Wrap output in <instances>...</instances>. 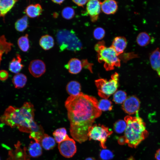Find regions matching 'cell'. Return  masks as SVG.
I'll return each mask as SVG.
<instances>
[{
  "instance_id": "6",
  "label": "cell",
  "mask_w": 160,
  "mask_h": 160,
  "mask_svg": "<svg viewBox=\"0 0 160 160\" xmlns=\"http://www.w3.org/2000/svg\"><path fill=\"white\" fill-rule=\"evenodd\" d=\"M111 77V79L108 81L103 79H100L95 81L98 95L103 99H107L114 93L118 87L119 74L115 72Z\"/></svg>"
},
{
  "instance_id": "45",
  "label": "cell",
  "mask_w": 160,
  "mask_h": 160,
  "mask_svg": "<svg viewBox=\"0 0 160 160\" xmlns=\"http://www.w3.org/2000/svg\"><path fill=\"white\" fill-rule=\"evenodd\" d=\"M0 160H1V159H0Z\"/></svg>"
},
{
  "instance_id": "27",
  "label": "cell",
  "mask_w": 160,
  "mask_h": 160,
  "mask_svg": "<svg viewBox=\"0 0 160 160\" xmlns=\"http://www.w3.org/2000/svg\"><path fill=\"white\" fill-rule=\"evenodd\" d=\"M28 26V17L26 15L17 20L15 23V29L20 32L24 31Z\"/></svg>"
},
{
  "instance_id": "28",
  "label": "cell",
  "mask_w": 160,
  "mask_h": 160,
  "mask_svg": "<svg viewBox=\"0 0 160 160\" xmlns=\"http://www.w3.org/2000/svg\"><path fill=\"white\" fill-rule=\"evenodd\" d=\"M53 135L55 141L59 143L64 140L68 135L66 129L62 127L55 130L53 132Z\"/></svg>"
},
{
  "instance_id": "22",
  "label": "cell",
  "mask_w": 160,
  "mask_h": 160,
  "mask_svg": "<svg viewBox=\"0 0 160 160\" xmlns=\"http://www.w3.org/2000/svg\"><path fill=\"white\" fill-rule=\"evenodd\" d=\"M17 0H0V17H4L13 7Z\"/></svg>"
},
{
  "instance_id": "38",
  "label": "cell",
  "mask_w": 160,
  "mask_h": 160,
  "mask_svg": "<svg viewBox=\"0 0 160 160\" xmlns=\"http://www.w3.org/2000/svg\"><path fill=\"white\" fill-rule=\"evenodd\" d=\"M72 1L77 5L80 7H83L88 1V0H73Z\"/></svg>"
},
{
  "instance_id": "4",
  "label": "cell",
  "mask_w": 160,
  "mask_h": 160,
  "mask_svg": "<svg viewBox=\"0 0 160 160\" xmlns=\"http://www.w3.org/2000/svg\"><path fill=\"white\" fill-rule=\"evenodd\" d=\"M94 49L97 53L98 61L100 63L104 62V67L106 71L113 70L115 66H120V60L119 56L111 46L106 47L103 41L97 43Z\"/></svg>"
},
{
  "instance_id": "44",
  "label": "cell",
  "mask_w": 160,
  "mask_h": 160,
  "mask_svg": "<svg viewBox=\"0 0 160 160\" xmlns=\"http://www.w3.org/2000/svg\"><path fill=\"white\" fill-rule=\"evenodd\" d=\"M127 160H135L134 158L132 157L131 156Z\"/></svg>"
},
{
  "instance_id": "37",
  "label": "cell",
  "mask_w": 160,
  "mask_h": 160,
  "mask_svg": "<svg viewBox=\"0 0 160 160\" xmlns=\"http://www.w3.org/2000/svg\"><path fill=\"white\" fill-rule=\"evenodd\" d=\"M83 67L88 69L91 72L92 71V64L89 63L87 60H84L82 61Z\"/></svg>"
},
{
  "instance_id": "25",
  "label": "cell",
  "mask_w": 160,
  "mask_h": 160,
  "mask_svg": "<svg viewBox=\"0 0 160 160\" xmlns=\"http://www.w3.org/2000/svg\"><path fill=\"white\" fill-rule=\"evenodd\" d=\"M81 86L77 81H71L69 82L66 86V90L70 95H76L81 92Z\"/></svg>"
},
{
  "instance_id": "17",
  "label": "cell",
  "mask_w": 160,
  "mask_h": 160,
  "mask_svg": "<svg viewBox=\"0 0 160 160\" xmlns=\"http://www.w3.org/2000/svg\"><path fill=\"white\" fill-rule=\"evenodd\" d=\"M42 12V7L39 4H30L24 10L27 16L31 18L39 16Z\"/></svg>"
},
{
  "instance_id": "13",
  "label": "cell",
  "mask_w": 160,
  "mask_h": 160,
  "mask_svg": "<svg viewBox=\"0 0 160 160\" xmlns=\"http://www.w3.org/2000/svg\"><path fill=\"white\" fill-rule=\"evenodd\" d=\"M127 45V41L125 37L117 36L113 39L111 46L119 56L124 52Z\"/></svg>"
},
{
  "instance_id": "43",
  "label": "cell",
  "mask_w": 160,
  "mask_h": 160,
  "mask_svg": "<svg viewBox=\"0 0 160 160\" xmlns=\"http://www.w3.org/2000/svg\"><path fill=\"white\" fill-rule=\"evenodd\" d=\"M58 16V14L56 12H55L53 14V16L55 18H56Z\"/></svg>"
},
{
  "instance_id": "34",
  "label": "cell",
  "mask_w": 160,
  "mask_h": 160,
  "mask_svg": "<svg viewBox=\"0 0 160 160\" xmlns=\"http://www.w3.org/2000/svg\"><path fill=\"white\" fill-rule=\"evenodd\" d=\"M99 156L102 160H110L113 158L114 154L110 150L104 149L100 152Z\"/></svg>"
},
{
  "instance_id": "7",
  "label": "cell",
  "mask_w": 160,
  "mask_h": 160,
  "mask_svg": "<svg viewBox=\"0 0 160 160\" xmlns=\"http://www.w3.org/2000/svg\"><path fill=\"white\" fill-rule=\"evenodd\" d=\"M112 133L113 131L108 127L103 125L95 124L89 128L87 135L89 140L99 141L100 146L104 149L106 148L107 138Z\"/></svg>"
},
{
  "instance_id": "8",
  "label": "cell",
  "mask_w": 160,
  "mask_h": 160,
  "mask_svg": "<svg viewBox=\"0 0 160 160\" xmlns=\"http://www.w3.org/2000/svg\"><path fill=\"white\" fill-rule=\"evenodd\" d=\"M58 148L61 154L67 158L72 157L77 150L75 141L68 135L64 140L58 143Z\"/></svg>"
},
{
  "instance_id": "35",
  "label": "cell",
  "mask_w": 160,
  "mask_h": 160,
  "mask_svg": "<svg viewBox=\"0 0 160 160\" xmlns=\"http://www.w3.org/2000/svg\"><path fill=\"white\" fill-rule=\"evenodd\" d=\"M105 31L103 28L98 27L95 28L93 31V34L94 38L98 40L102 39L105 36Z\"/></svg>"
},
{
  "instance_id": "36",
  "label": "cell",
  "mask_w": 160,
  "mask_h": 160,
  "mask_svg": "<svg viewBox=\"0 0 160 160\" xmlns=\"http://www.w3.org/2000/svg\"><path fill=\"white\" fill-rule=\"evenodd\" d=\"M9 73L5 70H0V80L1 81L6 80L8 78Z\"/></svg>"
},
{
  "instance_id": "3",
  "label": "cell",
  "mask_w": 160,
  "mask_h": 160,
  "mask_svg": "<svg viewBox=\"0 0 160 160\" xmlns=\"http://www.w3.org/2000/svg\"><path fill=\"white\" fill-rule=\"evenodd\" d=\"M136 114V117L127 116L124 119L127 124L124 136L129 146L132 148H136L148 135L145 123L138 113Z\"/></svg>"
},
{
  "instance_id": "31",
  "label": "cell",
  "mask_w": 160,
  "mask_h": 160,
  "mask_svg": "<svg viewBox=\"0 0 160 160\" xmlns=\"http://www.w3.org/2000/svg\"><path fill=\"white\" fill-rule=\"evenodd\" d=\"M99 109L102 111H110L112 110L113 106L111 102L107 99L100 100L98 103Z\"/></svg>"
},
{
  "instance_id": "46",
  "label": "cell",
  "mask_w": 160,
  "mask_h": 160,
  "mask_svg": "<svg viewBox=\"0 0 160 160\" xmlns=\"http://www.w3.org/2000/svg\"></svg>"
},
{
  "instance_id": "26",
  "label": "cell",
  "mask_w": 160,
  "mask_h": 160,
  "mask_svg": "<svg viewBox=\"0 0 160 160\" xmlns=\"http://www.w3.org/2000/svg\"><path fill=\"white\" fill-rule=\"evenodd\" d=\"M151 41V37L146 32H143L140 33L136 38V42L139 46L145 47L148 45Z\"/></svg>"
},
{
  "instance_id": "9",
  "label": "cell",
  "mask_w": 160,
  "mask_h": 160,
  "mask_svg": "<svg viewBox=\"0 0 160 160\" xmlns=\"http://www.w3.org/2000/svg\"><path fill=\"white\" fill-rule=\"evenodd\" d=\"M140 101L136 96L132 95L127 97L122 103V108L123 111L129 115L138 113Z\"/></svg>"
},
{
  "instance_id": "10",
  "label": "cell",
  "mask_w": 160,
  "mask_h": 160,
  "mask_svg": "<svg viewBox=\"0 0 160 160\" xmlns=\"http://www.w3.org/2000/svg\"><path fill=\"white\" fill-rule=\"evenodd\" d=\"M101 2L99 0H91L87 3L86 13L93 22L97 21L101 9Z\"/></svg>"
},
{
  "instance_id": "29",
  "label": "cell",
  "mask_w": 160,
  "mask_h": 160,
  "mask_svg": "<svg viewBox=\"0 0 160 160\" xmlns=\"http://www.w3.org/2000/svg\"><path fill=\"white\" fill-rule=\"evenodd\" d=\"M28 36V34H26L24 36L20 37L17 41L18 47L23 52L28 51L30 47Z\"/></svg>"
},
{
  "instance_id": "41",
  "label": "cell",
  "mask_w": 160,
  "mask_h": 160,
  "mask_svg": "<svg viewBox=\"0 0 160 160\" xmlns=\"http://www.w3.org/2000/svg\"><path fill=\"white\" fill-rule=\"evenodd\" d=\"M53 2L59 4L60 5L61 4H62L63 2L64 1V0H52V1Z\"/></svg>"
},
{
  "instance_id": "42",
  "label": "cell",
  "mask_w": 160,
  "mask_h": 160,
  "mask_svg": "<svg viewBox=\"0 0 160 160\" xmlns=\"http://www.w3.org/2000/svg\"><path fill=\"white\" fill-rule=\"evenodd\" d=\"M85 160H96L93 157H88L85 159Z\"/></svg>"
},
{
  "instance_id": "15",
  "label": "cell",
  "mask_w": 160,
  "mask_h": 160,
  "mask_svg": "<svg viewBox=\"0 0 160 160\" xmlns=\"http://www.w3.org/2000/svg\"><path fill=\"white\" fill-rule=\"evenodd\" d=\"M65 67L71 73L77 74L81 71L83 66L82 61L74 58L69 60Z\"/></svg>"
},
{
  "instance_id": "21",
  "label": "cell",
  "mask_w": 160,
  "mask_h": 160,
  "mask_svg": "<svg viewBox=\"0 0 160 160\" xmlns=\"http://www.w3.org/2000/svg\"><path fill=\"white\" fill-rule=\"evenodd\" d=\"M55 142L54 138L45 133L39 143L42 148L45 150H49L55 147L56 145Z\"/></svg>"
},
{
  "instance_id": "12",
  "label": "cell",
  "mask_w": 160,
  "mask_h": 160,
  "mask_svg": "<svg viewBox=\"0 0 160 160\" xmlns=\"http://www.w3.org/2000/svg\"><path fill=\"white\" fill-rule=\"evenodd\" d=\"M152 68L156 71L160 77V49L158 47L152 52L149 56Z\"/></svg>"
},
{
  "instance_id": "19",
  "label": "cell",
  "mask_w": 160,
  "mask_h": 160,
  "mask_svg": "<svg viewBox=\"0 0 160 160\" xmlns=\"http://www.w3.org/2000/svg\"><path fill=\"white\" fill-rule=\"evenodd\" d=\"M28 151L30 156L36 158L42 154V147L39 142L31 141L29 145Z\"/></svg>"
},
{
  "instance_id": "23",
  "label": "cell",
  "mask_w": 160,
  "mask_h": 160,
  "mask_svg": "<svg viewBox=\"0 0 160 160\" xmlns=\"http://www.w3.org/2000/svg\"><path fill=\"white\" fill-rule=\"evenodd\" d=\"M40 46L44 50H48L53 47L54 40L53 38L49 35H45L41 37L39 40Z\"/></svg>"
},
{
  "instance_id": "32",
  "label": "cell",
  "mask_w": 160,
  "mask_h": 160,
  "mask_svg": "<svg viewBox=\"0 0 160 160\" xmlns=\"http://www.w3.org/2000/svg\"><path fill=\"white\" fill-rule=\"evenodd\" d=\"M127 126V124L125 121L123 120H119L114 124L113 129L116 133L121 134L125 131Z\"/></svg>"
},
{
  "instance_id": "39",
  "label": "cell",
  "mask_w": 160,
  "mask_h": 160,
  "mask_svg": "<svg viewBox=\"0 0 160 160\" xmlns=\"http://www.w3.org/2000/svg\"><path fill=\"white\" fill-rule=\"evenodd\" d=\"M117 141L118 143L120 145H124L127 143V140L124 136L119 137Z\"/></svg>"
},
{
  "instance_id": "33",
  "label": "cell",
  "mask_w": 160,
  "mask_h": 160,
  "mask_svg": "<svg viewBox=\"0 0 160 160\" xmlns=\"http://www.w3.org/2000/svg\"><path fill=\"white\" fill-rule=\"evenodd\" d=\"M61 14L62 17L64 19L70 20L74 17L75 11L72 7H65L62 10Z\"/></svg>"
},
{
  "instance_id": "18",
  "label": "cell",
  "mask_w": 160,
  "mask_h": 160,
  "mask_svg": "<svg viewBox=\"0 0 160 160\" xmlns=\"http://www.w3.org/2000/svg\"><path fill=\"white\" fill-rule=\"evenodd\" d=\"M21 61L20 55L18 54H17L16 57L13 58L9 63V70L15 73H19L24 67L23 65L21 63Z\"/></svg>"
},
{
  "instance_id": "2",
  "label": "cell",
  "mask_w": 160,
  "mask_h": 160,
  "mask_svg": "<svg viewBox=\"0 0 160 160\" xmlns=\"http://www.w3.org/2000/svg\"><path fill=\"white\" fill-rule=\"evenodd\" d=\"M34 111L30 102L25 103L20 108L9 106L0 117V121L12 128L16 127L21 132L30 133L34 121Z\"/></svg>"
},
{
  "instance_id": "20",
  "label": "cell",
  "mask_w": 160,
  "mask_h": 160,
  "mask_svg": "<svg viewBox=\"0 0 160 160\" xmlns=\"http://www.w3.org/2000/svg\"><path fill=\"white\" fill-rule=\"evenodd\" d=\"M13 46V44L7 41L5 36H0V65L3 55L9 52Z\"/></svg>"
},
{
  "instance_id": "5",
  "label": "cell",
  "mask_w": 160,
  "mask_h": 160,
  "mask_svg": "<svg viewBox=\"0 0 160 160\" xmlns=\"http://www.w3.org/2000/svg\"><path fill=\"white\" fill-rule=\"evenodd\" d=\"M56 37L60 51L67 50L76 52L82 48L81 42L72 30H59Z\"/></svg>"
},
{
  "instance_id": "16",
  "label": "cell",
  "mask_w": 160,
  "mask_h": 160,
  "mask_svg": "<svg viewBox=\"0 0 160 160\" xmlns=\"http://www.w3.org/2000/svg\"><path fill=\"white\" fill-rule=\"evenodd\" d=\"M118 6L117 2L113 0H106L101 2V9L107 15L113 14L117 11Z\"/></svg>"
},
{
  "instance_id": "1",
  "label": "cell",
  "mask_w": 160,
  "mask_h": 160,
  "mask_svg": "<svg viewBox=\"0 0 160 160\" xmlns=\"http://www.w3.org/2000/svg\"><path fill=\"white\" fill-rule=\"evenodd\" d=\"M98 103L95 98L81 92L76 95H70L65 101L71 135L80 143L88 139L89 128L101 114Z\"/></svg>"
},
{
  "instance_id": "40",
  "label": "cell",
  "mask_w": 160,
  "mask_h": 160,
  "mask_svg": "<svg viewBox=\"0 0 160 160\" xmlns=\"http://www.w3.org/2000/svg\"><path fill=\"white\" fill-rule=\"evenodd\" d=\"M155 157L157 160H160V149L156 151L155 154Z\"/></svg>"
},
{
  "instance_id": "14",
  "label": "cell",
  "mask_w": 160,
  "mask_h": 160,
  "mask_svg": "<svg viewBox=\"0 0 160 160\" xmlns=\"http://www.w3.org/2000/svg\"><path fill=\"white\" fill-rule=\"evenodd\" d=\"M44 134L42 127L34 121L31 126L29 138L39 143Z\"/></svg>"
},
{
  "instance_id": "11",
  "label": "cell",
  "mask_w": 160,
  "mask_h": 160,
  "mask_svg": "<svg viewBox=\"0 0 160 160\" xmlns=\"http://www.w3.org/2000/svg\"><path fill=\"white\" fill-rule=\"evenodd\" d=\"M28 69L31 74L34 77L38 78L43 74L46 71V66L42 60L36 59L30 63Z\"/></svg>"
},
{
  "instance_id": "30",
  "label": "cell",
  "mask_w": 160,
  "mask_h": 160,
  "mask_svg": "<svg viewBox=\"0 0 160 160\" xmlns=\"http://www.w3.org/2000/svg\"><path fill=\"white\" fill-rule=\"evenodd\" d=\"M127 97L125 92L119 90L116 91L114 94L113 100L116 104H121L123 103Z\"/></svg>"
},
{
  "instance_id": "24",
  "label": "cell",
  "mask_w": 160,
  "mask_h": 160,
  "mask_svg": "<svg viewBox=\"0 0 160 160\" xmlns=\"http://www.w3.org/2000/svg\"><path fill=\"white\" fill-rule=\"evenodd\" d=\"M27 81V77L22 73L16 74L12 79V83L15 88L17 89H20L24 87Z\"/></svg>"
}]
</instances>
